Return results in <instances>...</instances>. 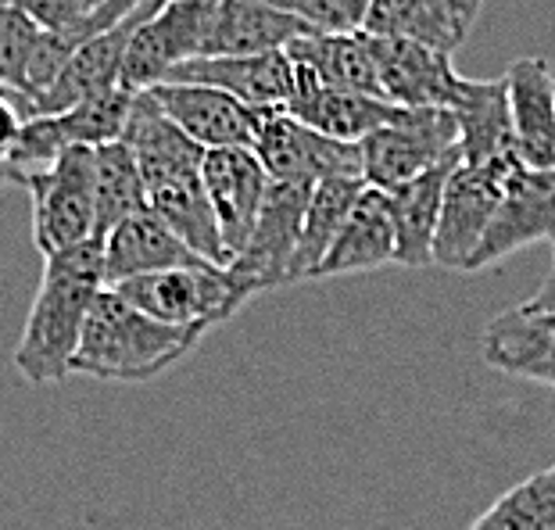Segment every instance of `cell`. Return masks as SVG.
<instances>
[{"instance_id": "cell-28", "label": "cell", "mask_w": 555, "mask_h": 530, "mask_svg": "<svg viewBox=\"0 0 555 530\" xmlns=\"http://www.w3.org/2000/svg\"><path fill=\"white\" fill-rule=\"evenodd\" d=\"M147 208L169 227L176 237H180L197 258H205L211 266H230V251L222 244V230L219 219L211 211L208 191L197 176H183V180H172L158 186V191L147 194Z\"/></svg>"}, {"instance_id": "cell-17", "label": "cell", "mask_w": 555, "mask_h": 530, "mask_svg": "<svg viewBox=\"0 0 555 530\" xmlns=\"http://www.w3.org/2000/svg\"><path fill=\"white\" fill-rule=\"evenodd\" d=\"M483 0H373L362 33L430 47L452 57L480 18Z\"/></svg>"}, {"instance_id": "cell-39", "label": "cell", "mask_w": 555, "mask_h": 530, "mask_svg": "<svg viewBox=\"0 0 555 530\" xmlns=\"http://www.w3.org/2000/svg\"><path fill=\"white\" fill-rule=\"evenodd\" d=\"M548 244H552V258H555V237H552V241H548Z\"/></svg>"}, {"instance_id": "cell-1", "label": "cell", "mask_w": 555, "mask_h": 530, "mask_svg": "<svg viewBox=\"0 0 555 530\" xmlns=\"http://www.w3.org/2000/svg\"><path fill=\"white\" fill-rule=\"evenodd\" d=\"M104 290V237L43 258V280L15 345V370L26 384H62L73 373L87 315Z\"/></svg>"}, {"instance_id": "cell-9", "label": "cell", "mask_w": 555, "mask_h": 530, "mask_svg": "<svg viewBox=\"0 0 555 530\" xmlns=\"http://www.w3.org/2000/svg\"><path fill=\"white\" fill-rule=\"evenodd\" d=\"M312 183H273L266 194V205L258 211L251 241L244 251L230 262V273L241 284L251 287V294L273 290L291 284L294 255L301 244L305 211L312 202Z\"/></svg>"}, {"instance_id": "cell-6", "label": "cell", "mask_w": 555, "mask_h": 530, "mask_svg": "<svg viewBox=\"0 0 555 530\" xmlns=\"http://www.w3.org/2000/svg\"><path fill=\"white\" fill-rule=\"evenodd\" d=\"M255 155L273 183H326L362 180V147L340 144L294 119L287 108L258 112Z\"/></svg>"}, {"instance_id": "cell-10", "label": "cell", "mask_w": 555, "mask_h": 530, "mask_svg": "<svg viewBox=\"0 0 555 530\" xmlns=\"http://www.w3.org/2000/svg\"><path fill=\"white\" fill-rule=\"evenodd\" d=\"M133 98L137 93L119 87L112 93H101V98L82 101L62 115L26 119L18 144H15V151H11L8 161L18 165L22 172H29V169H43V165H51L57 155H65V151H73V147L115 144V140H122Z\"/></svg>"}, {"instance_id": "cell-21", "label": "cell", "mask_w": 555, "mask_h": 530, "mask_svg": "<svg viewBox=\"0 0 555 530\" xmlns=\"http://www.w3.org/2000/svg\"><path fill=\"white\" fill-rule=\"evenodd\" d=\"M513 112V151L519 165L555 169V79L545 57H516L505 73Z\"/></svg>"}, {"instance_id": "cell-20", "label": "cell", "mask_w": 555, "mask_h": 530, "mask_svg": "<svg viewBox=\"0 0 555 530\" xmlns=\"http://www.w3.org/2000/svg\"><path fill=\"white\" fill-rule=\"evenodd\" d=\"M483 362L519 380L555 387V309H516L494 315L483 329Z\"/></svg>"}, {"instance_id": "cell-16", "label": "cell", "mask_w": 555, "mask_h": 530, "mask_svg": "<svg viewBox=\"0 0 555 530\" xmlns=\"http://www.w3.org/2000/svg\"><path fill=\"white\" fill-rule=\"evenodd\" d=\"M165 82H194V87L222 90L251 112L287 108L294 98V62L283 51L247 57H194Z\"/></svg>"}, {"instance_id": "cell-18", "label": "cell", "mask_w": 555, "mask_h": 530, "mask_svg": "<svg viewBox=\"0 0 555 530\" xmlns=\"http://www.w3.org/2000/svg\"><path fill=\"white\" fill-rule=\"evenodd\" d=\"M122 144L133 155L140 176H144L147 194L158 186L183 180V176H197L205 165V147H197L191 137L176 126L169 115L158 108V101L151 93H137L133 108L122 129Z\"/></svg>"}, {"instance_id": "cell-36", "label": "cell", "mask_w": 555, "mask_h": 530, "mask_svg": "<svg viewBox=\"0 0 555 530\" xmlns=\"http://www.w3.org/2000/svg\"><path fill=\"white\" fill-rule=\"evenodd\" d=\"M527 305H534V309H555V266H552V273L541 280L538 294Z\"/></svg>"}, {"instance_id": "cell-30", "label": "cell", "mask_w": 555, "mask_h": 530, "mask_svg": "<svg viewBox=\"0 0 555 530\" xmlns=\"http://www.w3.org/2000/svg\"><path fill=\"white\" fill-rule=\"evenodd\" d=\"M93 155H98V237H108L119 222L147 211V186L122 140L93 147Z\"/></svg>"}, {"instance_id": "cell-33", "label": "cell", "mask_w": 555, "mask_h": 530, "mask_svg": "<svg viewBox=\"0 0 555 530\" xmlns=\"http://www.w3.org/2000/svg\"><path fill=\"white\" fill-rule=\"evenodd\" d=\"M262 4L294 15L312 33L340 37V33H362L373 0H262Z\"/></svg>"}, {"instance_id": "cell-35", "label": "cell", "mask_w": 555, "mask_h": 530, "mask_svg": "<svg viewBox=\"0 0 555 530\" xmlns=\"http://www.w3.org/2000/svg\"><path fill=\"white\" fill-rule=\"evenodd\" d=\"M22 126H26V104L18 98H4L0 93V158H11L15 151L18 137H22Z\"/></svg>"}, {"instance_id": "cell-25", "label": "cell", "mask_w": 555, "mask_h": 530, "mask_svg": "<svg viewBox=\"0 0 555 530\" xmlns=\"http://www.w3.org/2000/svg\"><path fill=\"white\" fill-rule=\"evenodd\" d=\"M398 258V237L395 219L387 208V194L365 186L362 197L351 208V216L340 230V237L330 247L319 276H345V273H365V269H380Z\"/></svg>"}, {"instance_id": "cell-4", "label": "cell", "mask_w": 555, "mask_h": 530, "mask_svg": "<svg viewBox=\"0 0 555 530\" xmlns=\"http://www.w3.org/2000/svg\"><path fill=\"white\" fill-rule=\"evenodd\" d=\"M26 191L33 202V241L43 258L98 237V155L93 147H73L43 169H29Z\"/></svg>"}, {"instance_id": "cell-24", "label": "cell", "mask_w": 555, "mask_h": 530, "mask_svg": "<svg viewBox=\"0 0 555 530\" xmlns=\"http://www.w3.org/2000/svg\"><path fill=\"white\" fill-rule=\"evenodd\" d=\"M312 37V29L294 15L262 4V0H219L205 57H247L287 51L294 40Z\"/></svg>"}, {"instance_id": "cell-22", "label": "cell", "mask_w": 555, "mask_h": 530, "mask_svg": "<svg viewBox=\"0 0 555 530\" xmlns=\"http://www.w3.org/2000/svg\"><path fill=\"white\" fill-rule=\"evenodd\" d=\"M197 262L205 258H197L151 208L129 216L104 237V287H119L126 280Z\"/></svg>"}, {"instance_id": "cell-2", "label": "cell", "mask_w": 555, "mask_h": 530, "mask_svg": "<svg viewBox=\"0 0 555 530\" xmlns=\"http://www.w3.org/2000/svg\"><path fill=\"white\" fill-rule=\"evenodd\" d=\"M201 337L205 329L158 323L137 305H129L119 290L104 287L82 326L73 373L90 376V380L144 384L191 356Z\"/></svg>"}, {"instance_id": "cell-31", "label": "cell", "mask_w": 555, "mask_h": 530, "mask_svg": "<svg viewBox=\"0 0 555 530\" xmlns=\"http://www.w3.org/2000/svg\"><path fill=\"white\" fill-rule=\"evenodd\" d=\"M466 530H555V466L519 480Z\"/></svg>"}, {"instance_id": "cell-8", "label": "cell", "mask_w": 555, "mask_h": 530, "mask_svg": "<svg viewBox=\"0 0 555 530\" xmlns=\"http://www.w3.org/2000/svg\"><path fill=\"white\" fill-rule=\"evenodd\" d=\"M519 165L516 155H502L483 165H459L448 180L444 205H441V222H437L434 237V266L441 269H463L469 258L477 255V247L488 233L494 208L502 202L505 180Z\"/></svg>"}, {"instance_id": "cell-3", "label": "cell", "mask_w": 555, "mask_h": 530, "mask_svg": "<svg viewBox=\"0 0 555 530\" xmlns=\"http://www.w3.org/2000/svg\"><path fill=\"white\" fill-rule=\"evenodd\" d=\"M112 290H119L129 305H137L151 320L183 329H211L227 323L255 298L251 287L230 273V266L211 262L137 276Z\"/></svg>"}, {"instance_id": "cell-32", "label": "cell", "mask_w": 555, "mask_h": 530, "mask_svg": "<svg viewBox=\"0 0 555 530\" xmlns=\"http://www.w3.org/2000/svg\"><path fill=\"white\" fill-rule=\"evenodd\" d=\"M43 29L33 22L26 11L0 0V82L26 98V73L37 54V43Z\"/></svg>"}, {"instance_id": "cell-11", "label": "cell", "mask_w": 555, "mask_h": 530, "mask_svg": "<svg viewBox=\"0 0 555 530\" xmlns=\"http://www.w3.org/2000/svg\"><path fill=\"white\" fill-rule=\"evenodd\" d=\"M165 0H147L144 8H137L122 26H115L108 33H101L98 40H90L87 47L68 57V65L62 68L51 87L37 98H29V119H40V115H62L76 104L101 98V93H112L122 87V68H126V54L129 43H133L137 29L155 15Z\"/></svg>"}, {"instance_id": "cell-27", "label": "cell", "mask_w": 555, "mask_h": 530, "mask_svg": "<svg viewBox=\"0 0 555 530\" xmlns=\"http://www.w3.org/2000/svg\"><path fill=\"white\" fill-rule=\"evenodd\" d=\"M294 65L312 68L315 79L326 90H345V93H365V98H380V79H376V62H373V47L365 33H340V37H312L294 40L287 51Z\"/></svg>"}, {"instance_id": "cell-5", "label": "cell", "mask_w": 555, "mask_h": 530, "mask_svg": "<svg viewBox=\"0 0 555 530\" xmlns=\"http://www.w3.org/2000/svg\"><path fill=\"white\" fill-rule=\"evenodd\" d=\"M362 180L373 191L416 180L459 155V122L444 108H401L384 129L362 140Z\"/></svg>"}, {"instance_id": "cell-38", "label": "cell", "mask_w": 555, "mask_h": 530, "mask_svg": "<svg viewBox=\"0 0 555 530\" xmlns=\"http://www.w3.org/2000/svg\"><path fill=\"white\" fill-rule=\"evenodd\" d=\"M0 93H4V98H18L22 104H26V119H29V98H22V93H15V90H8L4 82H0Z\"/></svg>"}, {"instance_id": "cell-34", "label": "cell", "mask_w": 555, "mask_h": 530, "mask_svg": "<svg viewBox=\"0 0 555 530\" xmlns=\"http://www.w3.org/2000/svg\"><path fill=\"white\" fill-rule=\"evenodd\" d=\"M4 4H15L18 11L37 22L40 29H65L73 22L87 18L90 11H98L108 0H4Z\"/></svg>"}, {"instance_id": "cell-7", "label": "cell", "mask_w": 555, "mask_h": 530, "mask_svg": "<svg viewBox=\"0 0 555 530\" xmlns=\"http://www.w3.org/2000/svg\"><path fill=\"white\" fill-rule=\"evenodd\" d=\"M216 11L219 0H165L129 43L122 90H155L172 76V68L205 57Z\"/></svg>"}, {"instance_id": "cell-29", "label": "cell", "mask_w": 555, "mask_h": 530, "mask_svg": "<svg viewBox=\"0 0 555 530\" xmlns=\"http://www.w3.org/2000/svg\"><path fill=\"white\" fill-rule=\"evenodd\" d=\"M365 180H326L315 183L309 211H305V227H301V244L298 255H294V269H291V284L298 280H319V269H323L330 247L340 237L345 222L351 216V208L362 197Z\"/></svg>"}, {"instance_id": "cell-37", "label": "cell", "mask_w": 555, "mask_h": 530, "mask_svg": "<svg viewBox=\"0 0 555 530\" xmlns=\"http://www.w3.org/2000/svg\"><path fill=\"white\" fill-rule=\"evenodd\" d=\"M8 186H26V172H22L18 165L0 158V191H8Z\"/></svg>"}, {"instance_id": "cell-26", "label": "cell", "mask_w": 555, "mask_h": 530, "mask_svg": "<svg viewBox=\"0 0 555 530\" xmlns=\"http://www.w3.org/2000/svg\"><path fill=\"white\" fill-rule=\"evenodd\" d=\"M459 122V155L466 165H483L513 151V112L509 82L502 79H469L463 101L455 104Z\"/></svg>"}, {"instance_id": "cell-19", "label": "cell", "mask_w": 555, "mask_h": 530, "mask_svg": "<svg viewBox=\"0 0 555 530\" xmlns=\"http://www.w3.org/2000/svg\"><path fill=\"white\" fill-rule=\"evenodd\" d=\"M287 112L305 126H312L315 133L334 137L340 144H362L365 137H373L376 129L391 122L401 108L391 101L365 98V93L326 90L312 68L294 65V98Z\"/></svg>"}, {"instance_id": "cell-15", "label": "cell", "mask_w": 555, "mask_h": 530, "mask_svg": "<svg viewBox=\"0 0 555 530\" xmlns=\"http://www.w3.org/2000/svg\"><path fill=\"white\" fill-rule=\"evenodd\" d=\"M158 101V108L205 151L255 147L258 112H251L237 98L194 82H162L147 90Z\"/></svg>"}, {"instance_id": "cell-13", "label": "cell", "mask_w": 555, "mask_h": 530, "mask_svg": "<svg viewBox=\"0 0 555 530\" xmlns=\"http://www.w3.org/2000/svg\"><path fill=\"white\" fill-rule=\"evenodd\" d=\"M370 37V33H365ZM376 79H380L384 101L398 108H444L455 112V104L466 93V76L452 68V57L437 54L430 47L395 37H370Z\"/></svg>"}, {"instance_id": "cell-12", "label": "cell", "mask_w": 555, "mask_h": 530, "mask_svg": "<svg viewBox=\"0 0 555 530\" xmlns=\"http://www.w3.org/2000/svg\"><path fill=\"white\" fill-rule=\"evenodd\" d=\"M555 237V169L538 172L527 165H516L505 180L502 202L494 208V219L483 241L477 247V255L469 258L466 273L488 269L502 258H509L519 247H530L538 241Z\"/></svg>"}, {"instance_id": "cell-23", "label": "cell", "mask_w": 555, "mask_h": 530, "mask_svg": "<svg viewBox=\"0 0 555 530\" xmlns=\"http://www.w3.org/2000/svg\"><path fill=\"white\" fill-rule=\"evenodd\" d=\"M463 165V155L448 158L441 165H434L416 180L387 191V208L395 219V237H398V266L405 269H423L434 266V237H437V222H441V205L452 172Z\"/></svg>"}, {"instance_id": "cell-14", "label": "cell", "mask_w": 555, "mask_h": 530, "mask_svg": "<svg viewBox=\"0 0 555 530\" xmlns=\"http://www.w3.org/2000/svg\"><path fill=\"white\" fill-rule=\"evenodd\" d=\"M201 183L208 191L211 211H216L222 230V244H227L233 262L244 251V244L251 241L258 211L266 205L273 180H269L266 165L258 161L251 147H230L208 151L205 165H201Z\"/></svg>"}]
</instances>
